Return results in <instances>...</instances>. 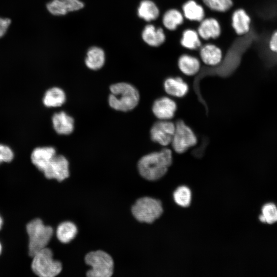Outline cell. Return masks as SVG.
Wrapping results in <instances>:
<instances>
[{
    "label": "cell",
    "instance_id": "6da1fadb",
    "mask_svg": "<svg viewBox=\"0 0 277 277\" xmlns=\"http://www.w3.org/2000/svg\"><path fill=\"white\" fill-rule=\"evenodd\" d=\"M172 163L171 151L164 148L143 156L138 162L137 168L143 177L149 181H155L166 174Z\"/></svg>",
    "mask_w": 277,
    "mask_h": 277
},
{
    "label": "cell",
    "instance_id": "7a4b0ae2",
    "mask_svg": "<svg viewBox=\"0 0 277 277\" xmlns=\"http://www.w3.org/2000/svg\"><path fill=\"white\" fill-rule=\"evenodd\" d=\"M110 90L109 105L115 110L129 111L133 109L139 102V92L130 84L124 82L116 83L110 87Z\"/></svg>",
    "mask_w": 277,
    "mask_h": 277
},
{
    "label": "cell",
    "instance_id": "3957f363",
    "mask_svg": "<svg viewBox=\"0 0 277 277\" xmlns=\"http://www.w3.org/2000/svg\"><path fill=\"white\" fill-rule=\"evenodd\" d=\"M29 236V254L33 257L37 252L46 247L51 240L53 230L49 226L45 225L40 219H35L26 226Z\"/></svg>",
    "mask_w": 277,
    "mask_h": 277
},
{
    "label": "cell",
    "instance_id": "277c9868",
    "mask_svg": "<svg viewBox=\"0 0 277 277\" xmlns=\"http://www.w3.org/2000/svg\"><path fill=\"white\" fill-rule=\"evenodd\" d=\"M31 269L40 277H54L61 272L62 265L60 261L53 259L52 251L45 247L33 256Z\"/></svg>",
    "mask_w": 277,
    "mask_h": 277
},
{
    "label": "cell",
    "instance_id": "5b68a950",
    "mask_svg": "<svg viewBox=\"0 0 277 277\" xmlns=\"http://www.w3.org/2000/svg\"><path fill=\"white\" fill-rule=\"evenodd\" d=\"M85 262L91 267L86 273L89 277H110L113 274V260L108 253L104 251L89 252L85 257Z\"/></svg>",
    "mask_w": 277,
    "mask_h": 277
},
{
    "label": "cell",
    "instance_id": "8992f818",
    "mask_svg": "<svg viewBox=\"0 0 277 277\" xmlns=\"http://www.w3.org/2000/svg\"><path fill=\"white\" fill-rule=\"evenodd\" d=\"M131 212L138 221L152 223L161 216L163 209L160 200L146 196L136 201L131 208Z\"/></svg>",
    "mask_w": 277,
    "mask_h": 277
},
{
    "label": "cell",
    "instance_id": "52a82bcc",
    "mask_svg": "<svg viewBox=\"0 0 277 277\" xmlns=\"http://www.w3.org/2000/svg\"><path fill=\"white\" fill-rule=\"evenodd\" d=\"M196 143L197 137L193 130L183 121H179L175 124L171 143L173 150L178 153H183Z\"/></svg>",
    "mask_w": 277,
    "mask_h": 277
},
{
    "label": "cell",
    "instance_id": "ba28073f",
    "mask_svg": "<svg viewBox=\"0 0 277 277\" xmlns=\"http://www.w3.org/2000/svg\"><path fill=\"white\" fill-rule=\"evenodd\" d=\"M175 125L169 120H160L154 123L150 130L151 140L161 145L171 144L175 131Z\"/></svg>",
    "mask_w": 277,
    "mask_h": 277
},
{
    "label": "cell",
    "instance_id": "9c48e42d",
    "mask_svg": "<svg viewBox=\"0 0 277 277\" xmlns=\"http://www.w3.org/2000/svg\"><path fill=\"white\" fill-rule=\"evenodd\" d=\"M43 172L47 179L63 181L69 176L68 161L62 155H55Z\"/></svg>",
    "mask_w": 277,
    "mask_h": 277
},
{
    "label": "cell",
    "instance_id": "30bf717a",
    "mask_svg": "<svg viewBox=\"0 0 277 277\" xmlns=\"http://www.w3.org/2000/svg\"><path fill=\"white\" fill-rule=\"evenodd\" d=\"M198 50L200 60L207 66H218L223 60L224 53L222 48L214 43L202 44Z\"/></svg>",
    "mask_w": 277,
    "mask_h": 277
},
{
    "label": "cell",
    "instance_id": "8fae6325",
    "mask_svg": "<svg viewBox=\"0 0 277 277\" xmlns=\"http://www.w3.org/2000/svg\"><path fill=\"white\" fill-rule=\"evenodd\" d=\"M196 30L202 40L208 41L220 37L222 28L220 21L214 17H205L199 23Z\"/></svg>",
    "mask_w": 277,
    "mask_h": 277
},
{
    "label": "cell",
    "instance_id": "7c38bea8",
    "mask_svg": "<svg viewBox=\"0 0 277 277\" xmlns=\"http://www.w3.org/2000/svg\"><path fill=\"white\" fill-rule=\"evenodd\" d=\"M84 4L80 0H52L46 5V8L53 15L62 16L69 12L82 9Z\"/></svg>",
    "mask_w": 277,
    "mask_h": 277
},
{
    "label": "cell",
    "instance_id": "4fadbf2b",
    "mask_svg": "<svg viewBox=\"0 0 277 277\" xmlns=\"http://www.w3.org/2000/svg\"><path fill=\"white\" fill-rule=\"evenodd\" d=\"M177 109L176 103L169 97L156 100L152 105L154 115L160 120H169L173 117Z\"/></svg>",
    "mask_w": 277,
    "mask_h": 277
},
{
    "label": "cell",
    "instance_id": "5bb4252c",
    "mask_svg": "<svg viewBox=\"0 0 277 277\" xmlns=\"http://www.w3.org/2000/svg\"><path fill=\"white\" fill-rule=\"evenodd\" d=\"M141 37L144 42L151 47H159L166 42L167 37L164 29L152 24H147L143 28Z\"/></svg>",
    "mask_w": 277,
    "mask_h": 277
},
{
    "label": "cell",
    "instance_id": "9a60e30c",
    "mask_svg": "<svg viewBox=\"0 0 277 277\" xmlns=\"http://www.w3.org/2000/svg\"><path fill=\"white\" fill-rule=\"evenodd\" d=\"M177 65L179 70L183 74L192 76L197 74L201 68V61L196 56L183 53L177 59Z\"/></svg>",
    "mask_w": 277,
    "mask_h": 277
},
{
    "label": "cell",
    "instance_id": "2e32d148",
    "mask_svg": "<svg viewBox=\"0 0 277 277\" xmlns=\"http://www.w3.org/2000/svg\"><path fill=\"white\" fill-rule=\"evenodd\" d=\"M251 19L242 8L234 10L231 16V25L235 33L239 35H245L250 30Z\"/></svg>",
    "mask_w": 277,
    "mask_h": 277
},
{
    "label": "cell",
    "instance_id": "e0dca14e",
    "mask_svg": "<svg viewBox=\"0 0 277 277\" xmlns=\"http://www.w3.org/2000/svg\"><path fill=\"white\" fill-rule=\"evenodd\" d=\"M181 11L185 19L191 22L199 23L206 17L203 5L196 0H187L182 5Z\"/></svg>",
    "mask_w": 277,
    "mask_h": 277
},
{
    "label": "cell",
    "instance_id": "ac0fdd59",
    "mask_svg": "<svg viewBox=\"0 0 277 277\" xmlns=\"http://www.w3.org/2000/svg\"><path fill=\"white\" fill-rule=\"evenodd\" d=\"M55 155V149L52 147H37L33 150L31 160L33 164L43 172Z\"/></svg>",
    "mask_w": 277,
    "mask_h": 277
},
{
    "label": "cell",
    "instance_id": "d6986e66",
    "mask_svg": "<svg viewBox=\"0 0 277 277\" xmlns=\"http://www.w3.org/2000/svg\"><path fill=\"white\" fill-rule=\"evenodd\" d=\"M164 88L168 94L176 97L185 96L189 90L187 83L179 76L167 78L164 82Z\"/></svg>",
    "mask_w": 277,
    "mask_h": 277
},
{
    "label": "cell",
    "instance_id": "ffe728a7",
    "mask_svg": "<svg viewBox=\"0 0 277 277\" xmlns=\"http://www.w3.org/2000/svg\"><path fill=\"white\" fill-rule=\"evenodd\" d=\"M185 19L181 10L177 8H171L163 13L162 23L165 29L174 31L184 24Z\"/></svg>",
    "mask_w": 277,
    "mask_h": 277
},
{
    "label": "cell",
    "instance_id": "44dd1931",
    "mask_svg": "<svg viewBox=\"0 0 277 277\" xmlns=\"http://www.w3.org/2000/svg\"><path fill=\"white\" fill-rule=\"evenodd\" d=\"M55 131L60 134L68 135L74 129V120L64 111L55 113L52 117Z\"/></svg>",
    "mask_w": 277,
    "mask_h": 277
},
{
    "label": "cell",
    "instance_id": "7402d4cb",
    "mask_svg": "<svg viewBox=\"0 0 277 277\" xmlns=\"http://www.w3.org/2000/svg\"><path fill=\"white\" fill-rule=\"evenodd\" d=\"M137 14L140 18L150 23L158 19L160 9L152 0H142L137 9Z\"/></svg>",
    "mask_w": 277,
    "mask_h": 277
},
{
    "label": "cell",
    "instance_id": "603a6c76",
    "mask_svg": "<svg viewBox=\"0 0 277 277\" xmlns=\"http://www.w3.org/2000/svg\"><path fill=\"white\" fill-rule=\"evenodd\" d=\"M180 43L183 48L189 51L199 50L202 45V39L197 30L191 28L183 31Z\"/></svg>",
    "mask_w": 277,
    "mask_h": 277
},
{
    "label": "cell",
    "instance_id": "cb8c5ba5",
    "mask_svg": "<svg viewBox=\"0 0 277 277\" xmlns=\"http://www.w3.org/2000/svg\"><path fill=\"white\" fill-rule=\"evenodd\" d=\"M105 62V53L99 47L93 46L87 51L85 63L86 66L92 70H97L104 66Z\"/></svg>",
    "mask_w": 277,
    "mask_h": 277
},
{
    "label": "cell",
    "instance_id": "d4e9b609",
    "mask_svg": "<svg viewBox=\"0 0 277 277\" xmlns=\"http://www.w3.org/2000/svg\"><path fill=\"white\" fill-rule=\"evenodd\" d=\"M66 101L64 91L58 87H53L45 93L43 102L47 107H56L62 106Z\"/></svg>",
    "mask_w": 277,
    "mask_h": 277
},
{
    "label": "cell",
    "instance_id": "484cf974",
    "mask_svg": "<svg viewBox=\"0 0 277 277\" xmlns=\"http://www.w3.org/2000/svg\"><path fill=\"white\" fill-rule=\"evenodd\" d=\"M77 233L76 226L70 221L64 222L57 227L56 234L58 240L63 243H68L72 240Z\"/></svg>",
    "mask_w": 277,
    "mask_h": 277
},
{
    "label": "cell",
    "instance_id": "4316f807",
    "mask_svg": "<svg viewBox=\"0 0 277 277\" xmlns=\"http://www.w3.org/2000/svg\"><path fill=\"white\" fill-rule=\"evenodd\" d=\"M204 6L217 13H226L233 5V0H201Z\"/></svg>",
    "mask_w": 277,
    "mask_h": 277
},
{
    "label": "cell",
    "instance_id": "83f0119b",
    "mask_svg": "<svg viewBox=\"0 0 277 277\" xmlns=\"http://www.w3.org/2000/svg\"><path fill=\"white\" fill-rule=\"evenodd\" d=\"M259 220L264 223L272 224L277 222V206L273 203H267L262 207Z\"/></svg>",
    "mask_w": 277,
    "mask_h": 277
},
{
    "label": "cell",
    "instance_id": "f1b7e54d",
    "mask_svg": "<svg viewBox=\"0 0 277 277\" xmlns=\"http://www.w3.org/2000/svg\"><path fill=\"white\" fill-rule=\"evenodd\" d=\"M173 198L175 203L183 207H188L190 203L191 193L186 186L178 187L173 193Z\"/></svg>",
    "mask_w": 277,
    "mask_h": 277
},
{
    "label": "cell",
    "instance_id": "f546056e",
    "mask_svg": "<svg viewBox=\"0 0 277 277\" xmlns=\"http://www.w3.org/2000/svg\"><path fill=\"white\" fill-rule=\"evenodd\" d=\"M14 157L12 149L8 146L0 144V164L11 162Z\"/></svg>",
    "mask_w": 277,
    "mask_h": 277
},
{
    "label": "cell",
    "instance_id": "4dcf8cb0",
    "mask_svg": "<svg viewBox=\"0 0 277 277\" xmlns=\"http://www.w3.org/2000/svg\"><path fill=\"white\" fill-rule=\"evenodd\" d=\"M11 24V20L9 18L0 17V38L7 33Z\"/></svg>",
    "mask_w": 277,
    "mask_h": 277
},
{
    "label": "cell",
    "instance_id": "1f68e13d",
    "mask_svg": "<svg viewBox=\"0 0 277 277\" xmlns=\"http://www.w3.org/2000/svg\"><path fill=\"white\" fill-rule=\"evenodd\" d=\"M269 48L270 51L273 53L277 54V31H276L271 36L269 43Z\"/></svg>",
    "mask_w": 277,
    "mask_h": 277
},
{
    "label": "cell",
    "instance_id": "d6a6232c",
    "mask_svg": "<svg viewBox=\"0 0 277 277\" xmlns=\"http://www.w3.org/2000/svg\"><path fill=\"white\" fill-rule=\"evenodd\" d=\"M3 222L2 217L0 215V230H1V229L2 228V225H3Z\"/></svg>",
    "mask_w": 277,
    "mask_h": 277
},
{
    "label": "cell",
    "instance_id": "836d02e7",
    "mask_svg": "<svg viewBox=\"0 0 277 277\" xmlns=\"http://www.w3.org/2000/svg\"><path fill=\"white\" fill-rule=\"evenodd\" d=\"M2 250V245H1V244L0 243V254L1 253Z\"/></svg>",
    "mask_w": 277,
    "mask_h": 277
}]
</instances>
